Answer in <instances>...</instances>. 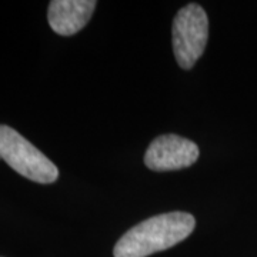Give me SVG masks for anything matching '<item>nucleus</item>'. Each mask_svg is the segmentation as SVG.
I'll list each match as a JSON object with an SVG mask.
<instances>
[{"label":"nucleus","instance_id":"obj_4","mask_svg":"<svg viewBox=\"0 0 257 257\" xmlns=\"http://www.w3.org/2000/svg\"><path fill=\"white\" fill-rule=\"evenodd\" d=\"M199 159V147L189 139L163 135L147 147L145 163L155 172H170L189 167Z\"/></svg>","mask_w":257,"mask_h":257},{"label":"nucleus","instance_id":"obj_5","mask_svg":"<svg viewBox=\"0 0 257 257\" xmlns=\"http://www.w3.org/2000/svg\"><path fill=\"white\" fill-rule=\"evenodd\" d=\"M96 5L94 0H53L47 12L49 25L57 35L72 36L87 25Z\"/></svg>","mask_w":257,"mask_h":257},{"label":"nucleus","instance_id":"obj_2","mask_svg":"<svg viewBox=\"0 0 257 257\" xmlns=\"http://www.w3.org/2000/svg\"><path fill=\"white\" fill-rule=\"evenodd\" d=\"M0 159L19 175L36 183H53L59 177V169L46 155L5 124H0Z\"/></svg>","mask_w":257,"mask_h":257},{"label":"nucleus","instance_id":"obj_3","mask_svg":"<svg viewBox=\"0 0 257 257\" xmlns=\"http://www.w3.org/2000/svg\"><path fill=\"white\" fill-rule=\"evenodd\" d=\"M209 37V19L196 3L179 10L172 26V43L179 66L187 70L203 55Z\"/></svg>","mask_w":257,"mask_h":257},{"label":"nucleus","instance_id":"obj_1","mask_svg":"<svg viewBox=\"0 0 257 257\" xmlns=\"http://www.w3.org/2000/svg\"><path fill=\"white\" fill-rule=\"evenodd\" d=\"M196 220L184 211L150 217L126 231L116 243L114 257H147L176 246L192 233Z\"/></svg>","mask_w":257,"mask_h":257}]
</instances>
